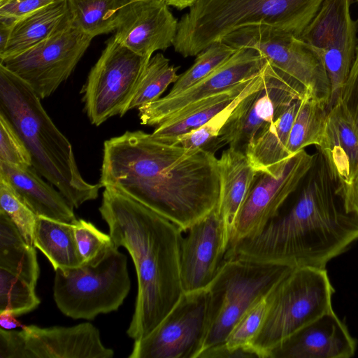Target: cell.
I'll return each instance as SVG.
<instances>
[{"instance_id":"1","label":"cell","mask_w":358,"mask_h":358,"mask_svg":"<svg viewBox=\"0 0 358 358\" xmlns=\"http://www.w3.org/2000/svg\"><path fill=\"white\" fill-rule=\"evenodd\" d=\"M177 224L183 231L218 205V159L204 148L187 150L143 131L104 142L99 180Z\"/></svg>"},{"instance_id":"2","label":"cell","mask_w":358,"mask_h":358,"mask_svg":"<svg viewBox=\"0 0 358 358\" xmlns=\"http://www.w3.org/2000/svg\"><path fill=\"white\" fill-rule=\"evenodd\" d=\"M305 179L290 206L255 236L229 248L225 259L325 268L358 239V215L345 207L320 153Z\"/></svg>"},{"instance_id":"3","label":"cell","mask_w":358,"mask_h":358,"mask_svg":"<svg viewBox=\"0 0 358 358\" xmlns=\"http://www.w3.org/2000/svg\"><path fill=\"white\" fill-rule=\"evenodd\" d=\"M114 245L127 249L135 266L138 292L127 334L134 341L152 332L183 294L180 277L182 230L119 192L105 187L99 207Z\"/></svg>"},{"instance_id":"4","label":"cell","mask_w":358,"mask_h":358,"mask_svg":"<svg viewBox=\"0 0 358 358\" xmlns=\"http://www.w3.org/2000/svg\"><path fill=\"white\" fill-rule=\"evenodd\" d=\"M0 112L10 122L28 149L32 165L73 208L98 197L100 184L82 177L73 147L24 81L0 64Z\"/></svg>"},{"instance_id":"5","label":"cell","mask_w":358,"mask_h":358,"mask_svg":"<svg viewBox=\"0 0 358 358\" xmlns=\"http://www.w3.org/2000/svg\"><path fill=\"white\" fill-rule=\"evenodd\" d=\"M324 0H197L178 21L173 43L184 57L251 25H268L300 36Z\"/></svg>"},{"instance_id":"6","label":"cell","mask_w":358,"mask_h":358,"mask_svg":"<svg viewBox=\"0 0 358 358\" xmlns=\"http://www.w3.org/2000/svg\"><path fill=\"white\" fill-rule=\"evenodd\" d=\"M334 289L325 268L294 267L268 295L264 323L252 343L261 358L294 332L332 310Z\"/></svg>"},{"instance_id":"7","label":"cell","mask_w":358,"mask_h":358,"mask_svg":"<svg viewBox=\"0 0 358 358\" xmlns=\"http://www.w3.org/2000/svg\"><path fill=\"white\" fill-rule=\"evenodd\" d=\"M293 268L239 258L225 259L208 287V323L200 355L223 345L244 313L268 295Z\"/></svg>"},{"instance_id":"8","label":"cell","mask_w":358,"mask_h":358,"mask_svg":"<svg viewBox=\"0 0 358 358\" xmlns=\"http://www.w3.org/2000/svg\"><path fill=\"white\" fill-rule=\"evenodd\" d=\"M131 288L127 259L114 243L94 263L55 270L53 296L59 310L73 319L93 320L117 310Z\"/></svg>"},{"instance_id":"9","label":"cell","mask_w":358,"mask_h":358,"mask_svg":"<svg viewBox=\"0 0 358 358\" xmlns=\"http://www.w3.org/2000/svg\"><path fill=\"white\" fill-rule=\"evenodd\" d=\"M231 47L257 50L275 69L299 82L310 97L329 106L330 83L317 52L299 36L268 25L240 28L222 40Z\"/></svg>"},{"instance_id":"10","label":"cell","mask_w":358,"mask_h":358,"mask_svg":"<svg viewBox=\"0 0 358 358\" xmlns=\"http://www.w3.org/2000/svg\"><path fill=\"white\" fill-rule=\"evenodd\" d=\"M306 94L299 82L268 64L258 83L236 106L207 150L215 152L228 145L245 152L248 144L259 131Z\"/></svg>"},{"instance_id":"11","label":"cell","mask_w":358,"mask_h":358,"mask_svg":"<svg viewBox=\"0 0 358 358\" xmlns=\"http://www.w3.org/2000/svg\"><path fill=\"white\" fill-rule=\"evenodd\" d=\"M150 59L122 46L113 36L108 40L82 90L85 110L92 124L99 126L128 111Z\"/></svg>"},{"instance_id":"12","label":"cell","mask_w":358,"mask_h":358,"mask_svg":"<svg viewBox=\"0 0 358 358\" xmlns=\"http://www.w3.org/2000/svg\"><path fill=\"white\" fill-rule=\"evenodd\" d=\"M93 38L70 17L55 33L30 49L0 61L41 99L50 96L73 71Z\"/></svg>"},{"instance_id":"13","label":"cell","mask_w":358,"mask_h":358,"mask_svg":"<svg viewBox=\"0 0 358 358\" xmlns=\"http://www.w3.org/2000/svg\"><path fill=\"white\" fill-rule=\"evenodd\" d=\"M208 288L183 292L159 324L134 341L129 358H198L208 329Z\"/></svg>"},{"instance_id":"14","label":"cell","mask_w":358,"mask_h":358,"mask_svg":"<svg viewBox=\"0 0 358 358\" xmlns=\"http://www.w3.org/2000/svg\"><path fill=\"white\" fill-rule=\"evenodd\" d=\"M352 0H324L300 35L320 55L330 83L329 110L341 98L357 46L358 21L352 19Z\"/></svg>"},{"instance_id":"15","label":"cell","mask_w":358,"mask_h":358,"mask_svg":"<svg viewBox=\"0 0 358 358\" xmlns=\"http://www.w3.org/2000/svg\"><path fill=\"white\" fill-rule=\"evenodd\" d=\"M99 329L90 322L71 327L0 329V358H111Z\"/></svg>"},{"instance_id":"16","label":"cell","mask_w":358,"mask_h":358,"mask_svg":"<svg viewBox=\"0 0 358 358\" xmlns=\"http://www.w3.org/2000/svg\"><path fill=\"white\" fill-rule=\"evenodd\" d=\"M317 154L304 149L280 163L273 173H258L231 231L229 248L252 238L274 217L314 165Z\"/></svg>"},{"instance_id":"17","label":"cell","mask_w":358,"mask_h":358,"mask_svg":"<svg viewBox=\"0 0 358 358\" xmlns=\"http://www.w3.org/2000/svg\"><path fill=\"white\" fill-rule=\"evenodd\" d=\"M268 64L257 50L238 48L223 64L188 89L138 108L141 122L157 126L187 106L259 75Z\"/></svg>"},{"instance_id":"18","label":"cell","mask_w":358,"mask_h":358,"mask_svg":"<svg viewBox=\"0 0 358 358\" xmlns=\"http://www.w3.org/2000/svg\"><path fill=\"white\" fill-rule=\"evenodd\" d=\"M187 231L180 251L184 292L208 287L225 259L229 244V235L217 208Z\"/></svg>"},{"instance_id":"19","label":"cell","mask_w":358,"mask_h":358,"mask_svg":"<svg viewBox=\"0 0 358 358\" xmlns=\"http://www.w3.org/2000/svg\"><path fill=\"white\" fill-rule=\"evenodd\" d=\"M164 0H127L113 36L134 53L151 58L157 50L173 45L178 20Z\"/></svg>"},{"instance_id":"20","label":"cell","mask_w":358,"mask_h":358,"mask_svg":"<svg viewBox=\"0 0 358 358\" xmlns=\"http://www.w3.org/2000/svg\"><path fill=\"white\" fill-rule=\"evenodd\" d=\"M357 342L333 310L303 327L273 349L269 358H349Z\"/></svg>"},{"instance_id":"21","label":"cell","mask_w":358,"mask_h":358,"mask_svg":"<svg viewBox=\"0 0 358 358\" xmlns=\"http://www.w3.org/2000/svg\"><path fill=\"white\" fill-rule=\"evenodd\" d=\"M338 185L358 175V130L340 98L329 110L324 134L318 146Z\"/></svg>"},{"instance_id":"22","label":"cell","mask_w":358,"mask_h":358,"mask_svg":"<svg viewBox=\"0 0 358 358\" xmlns=\"http://www.w3.org/2000/svg\"><path fill=\"white\" fill-rule=\"evenodd\" d=\"M0 173L37 216L74 224L73 207L54 187L45 182L33 165L25 168L0 162Z\"/></svg>"},{"instance_id":"23","label":"cell","mask_w":358,"mask_h":358,"mask_svg":"<svg viewBox=\"0 0 358 358\" xmlns=\"http://www.w3.org/2000/svg\"><path fill=\"white\" fill-rule=\"evenodd\" d=\"M218 169L220 196L217 209L230 240L234 223L258 173L243 150L229 147L218 159Z\"/></svg>"},{"instance_id":"24","label":"cell","mask_w":358,"mask_h":358,"mask_svg":"<svg viewBox=\"0 0 358 358\" xmlns=\"http://www.w3.org/2000/svg\"><path fill=\"white\" fill-rule=\"evenodd\" d=\"M71 17L68 0H57L17 20L13 26L0 61L16 56L41 43Z\"/></svg>"},{"instance_id":"25","label":"cell","mask_w":358,"mask_h":358,"mask_svg":"<svg viewBox=\"0 0 358 358\" xmlns=\"http://www.w3.org/2000/svg\"><path fill=\"white\" fill-rule=\"evenodd\" d=\"M301 99L295 101L248 144L245 153L257 173H273L282 162L289 158L287 145Z\"/></svg>"},{"instance_id":"26","label":"cell","mask_w":358,"mask_h":358,"mask_svg":"<svg viewBox=\"0 0 358 358\" xmlns=\"http://www.w3.org/2000/svg\"><path fill=\"white\" fill-rule=\"evenodd\" d=\"M255 77L187 106L157 125L152 134L169 141L201 127L227 107Z\"/></svg>"},{"instance_id":"27","label":"cell","mask_w":358,"mask_h":358,"mask_svg":"<svg viewBox=\"0 0 358 358\" xmlns=\"http://www.w3.org/2000/svg\"><path fill=\"white\" fill-rule=\"evenodd\" d=\"M34 245L48 258L55 271H66L84 264L74 236V224L38 216Z\"/></svg>"},{"instance_id":"28","label":"cell","mask_w":358,"mask_h":358,"mask_svg":"<svg viewBox=\"0 0 358 358\" xmlns=\"http://www.w3.org/2000/svg\"><path fill=\"white\" fill-rule=\"evenodd\" d=\"M35 248L0 210V268L21 277L36 287L40 269Z\"/></svg>"},{"instance_id":"29","label":"cell","mask_w":358,"mask_h":358,"mask_svg":"<svg viewBox=\"0 0 358 358\" xmlns=\"http://www.w3.org/2000/svg\"><path fill=\"white\" fill-rule=\"evenodd\" d=\"M328 112L327 106L306 94L290 130L287 145L289 157L307 146L320 145L326 129Z\"/></svg>"},{"instance_id":"30","label":"cell","mask_w":358,"mask_h":358,"mask_svg":"<svg viewBox=\"0 0 358 358\" xmlns=\"http://www.w3.org/2000/svg\"><path fill=\"white\" fill-rule=\"evenodd\" d=\"M127 0H68L73 24L92 38L115 31Z\"/></svg>"},{"instance_id":"31","label":"cell","mask_w":358,"mask_h":358,"mask_svg":"<svg viewBox=\"0 0 358 358\" xmlns=\"http://www.w3.org/2000/svg\"><path fill=\"white\" fill-rule=\"evenodd\" d=\"M178 69L171 65L169 59L162 53L152 56L141 76L128 110L159 99L168 86L179 78L177 74Z\"/></svg>"},{"instance_id":"32","label":"cell","mask_w":358,"mask_h":358,"mask_svg":"<svg viewBox=\"0 0 358 358\" xmlns=\"http://www.w3.org/2000/svg\"><path fill=\"white\" fill-rule=\"evenodd\" d=\"M236 50L222 41L213 43L196 55L194 64L179 76L166 96H175L199 82L223 64Z\"/></svg>"},{"instance_id":"33","label":"cell","mask_w":358,"mask_h":358,"mask_svg":"<svg viewBox=\"0 0 358 358\" xmlns=\"http://www.w3.org/2000/svg\"><path fill=\"white\" fill-rule=\"evenodd\" d=\"M262 72L256 76L251 83L227 107L207 122L195 129L169 141L181 145L187 150H194L199 148L207 149L217 137L236 106L258 83Z\"/></svg>"},{"instance_id":"34","label":"cell","mask_w":358,"mask_h":358,"mask_svg":"<svg viewBox=\"0 0 358 358\" xmlns=\"http://www.w3.org/2000/svg\"><path fill=\"white\" fill-rule=\"evenodd\" d=\"M40 303L34 287L21 277L0 268V311L9 310L18 317L34 310Z\"/></svg>"},{"instance_id":"35","label":"cell","mask_w":358,"mask_h":358,"mask_svg":"<svg viewBox=\"0 0 358 358\" xmlns=\"http://www.w3.org/2000/svg\"><path fill=\"white\" fill-rule=\"evenodd\" d=\"M0 210L16 226L24 240L34 245V233L38 216L26 204L5 175L0 173Z\"/></svg>"},{"instance_id":"36","label":"cell","mask_w":358,"mask_h":358,"mask_svg":"<svg viewBox=\"0 0 358 358\" xmlns=\"http://www.w3.org/2000/svg\"><path fill=\"white\" fill-rule=\"evenodd\" d=\"M74 236L84 264L96 262L113 244L109 234L83 219L74 223Z\"/></svg>"},{"instance_id":"37","label":"cell","mask_w":358,"mask_h":358,"mask_svg":"<svg viewBox=\"0 0 358 358\" xmlns=\"http://www.w3.org/2000/svg\"><path fill=\"white\" fill-rule=\"evenodd\" d=\"M0 162L19 168L32 165L31 156L9 120L0 112Z\"/></svg>"},{"instance_id":"38","label":"cell","mask_w":358,"mask_h":358,"mask_svg":"<svg viewBox=\"0 0 358 358\" xmlns=\"http://www.w3.org/2000/svg\"><path fill=\"white\" fill-rule=\"evenodd\" d=\"M57 0H0V20L15 24Z\"/></svg>"},{"instance_id":"39","label":"cell","mask_w":358,"mask_h":358,"mask_svg":"<svg viewBox=\"0 0 358 358\" xmlns=\"http://www.w3.org/2000/svg\"><path fill=\"white\" fill-rule=\"evenodd\" d=\"M341 99L358 130V44Z\"/></svg>"},{"instance_id":"40","label":"cell","mask_w":358,"mask_h":358,"mask_svg":"<svg viewBox=\"0 0 358 358\" xmlns=\"http://www.w3.org/2000/svg\"><path fill=\"white\" fill-rule=\"evenodd\" d=\"M336 191L347 209L358 215V175L348 184L337 185Z\"/></svg>"},{"instance_id":"41","label":"cell","mask_w":358,"mask_h":358,"mask_svg":"<svg viewBox=\"0 0 358 358\" xmlns=\"http://www.w3.org/2000/svg\"><path fill=\"white\" fill-rule=\"evenodd\" d=\"M16 316L9 310L0 311V325L1 328L6 330L15 329L17 327H23L17 319Z\"/></svg>"},{"instance_id":"42","label":"cell","mask_w":358,"mask_h":358,"mask_svg":"<svg viewBox=\"0 0 358 358\" xmlns=\"http://www.w3.org/2000/svg\"><path fill=\"white\" fill-rule=\"evenodd\" d=\"M13 24L10 22L0 20V52L5 49L8 43Z\"/></svg>"},{"instance_id":"43","label":"cell","mask_w":358,"mask_h":358,"mask_svg":"<svg viewBox=\"0 0 358 358\" xmlns=\"http://www.w3.org/2000/svg\"><path fill=\"white\" fill-rule=\"evenodd\" d=\"M169 6H171L178 10L189 8L197 0H164Z\"/></svg>"},{"instance_id":"44","label":"cell","mask_w":358,"mask_h":358,"mask_svg":"<svg viewBox=\"0 0 358 358\" xmlns=\"http://www.w3.org/2000/svg\"><path fill=\"white\" fill-rule=\"evenodd\" d=\"M357 1H358V0H356Z\"/></svg>"}]
</instances>
